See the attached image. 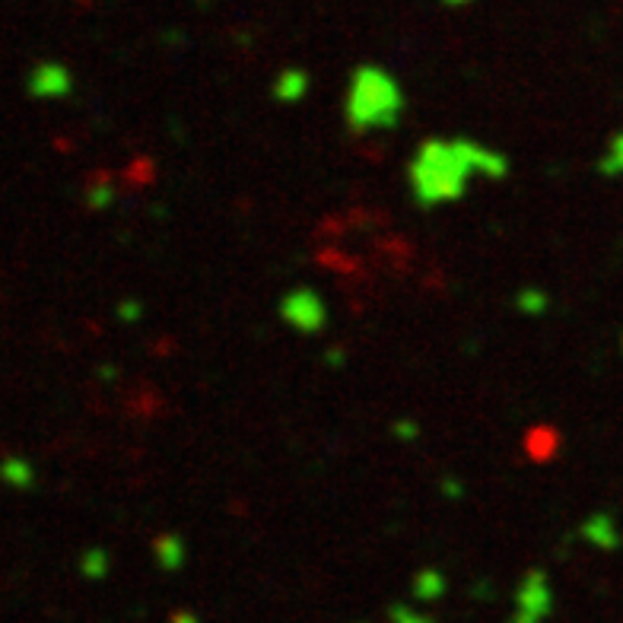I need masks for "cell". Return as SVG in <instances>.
<instances>
[{"instance_id":"obj_4","label":"cell","mask_w":623,"mask_h":623,"mask_svg":"<svg viewBox=\"0 0 623 623\" xmlns=\"http://www.w3.org/2000/svg\"><path fill=\"white\" fill-rule=\"evenodd\" d=\"M553 611V595H550L544 573H528L522 595H518V614L515 623H541Z\"/></svg>"},{"instance_id":"obj_13","label":"cell","mask_w":623,"mask_h":623,"mask_svg":"<svg viewBox=\"0 0 623 623\" xmlns=\"http://www.w3.org/2000/svg\"><path fill=\"white\" fill-rule=\"evenodd\" d=\"M0 475L7 477V480H13L16 487H29V483H33V468H29L26 462H7V465L0 468Z\"/></svg>"},{"instance_id":"obj_3","label":"cell","mask_w":623,"mask_h":623,"mask_svg":"<svg viewBox=\"0 0 623 623\" xmlns=\"http://www.w3.org/2000/svg\"><path fill=\"white\" fill-rule=\"evenodd\" d=\"M280 315L287 325H293L302 334H315L319 328H325L328 322V305L325 299L312 290H293L280 299Z\"/></svg>"},{"instance_id":"obj_2","label":"cell","mask_w":623,"mask_h":623,"mask_svg":"<svg viewBox=\"0 0 623 623\" xmlns=\"http://www.w3.org/2000/svg\"><path fill=\"white\" fill-rule=\"evenodd\" d=\"M404 115V93L398 80L382 68H357L347 93V128L354 134L392 131Z\"/></svg>"},{"instance_id":"obj_6","label":"cell","mask_w":623,"mask_h":623,"mask_svg":"<svg viewBox=\"0 0 623 623\" xmlns=\"http://www.w3.org/2000/svg\"><path fill=\"white\" fill-rule=\"evenodd\" d=\"M33 96H64L71 89V74L58 64H41L29 74Z\"/></svg>"},{"instance_id":"obj_10","label":"cell","mask_w":623,"mask_h":623,"mask_svg":"<svg viewBox=\"0 0 623 623\" xmlns=\"http://www.w3.org/2000/svg\"><path fill=\"white\" fill-rule=\"evenodd\" d=\"M182 541H179L176 535H163V538L156 541V560H159L163 570H179V566H182Z\"/></svg>"},{"instance_id":"obj_7","label":"cell","mask_w":623,"mask_h":623,"mask_svg":"<svg viewBox=\"0 0 623 623\" xmlns=\"http://www.w3.org/2000/svg\"><path fill=\"white\" fill-rule=\"evenodd\" d=\"M83 194H86V204H89L93 211H103V207H109L111 201H115V194H118L115 176H111L109 169H96V172L86 179V188H83Z\"/></svg>"},{"instance_id":"obj_5","label":"cell","mask_w":623,"mask_h":623,"mask_svg":"<svg viewBox=\"0 0 623 623\" xmlns=\"http://www.w3.org/2000/svg\"><path fill=\"white\" fill-rule=\"evenodd\" d=\"M560 445H563V436H560V430L550 427V423L531 427V430L525 433V442H522L525 458L535 462V465H550V462L560 455Z\"/></svg>"},{"instance_id":"obj_8","label":"cell","mask_w":623,"mask_h":623,"mask_svg":"<svg viewBox=\"0 0 623 623\" xmlns=\"http://www.w3.org/2000/svg\"><path fill=\"white\" fill-rule=\"evenodd\" d=\"M583 535H586L588 541H595L601 550H614L621 544V535H618V528H614V522H611L608 515H595V518H588Z\"/></svg>"},{"instance_id":"obj_12","label":"cell","mask_w":623,"mask_h":623,"mask_svg":"<svg viewBox=\"0 0 623 623\" xmlns=\"http://www.w3.org/2000/svg\"><path fill=\"white\" fill-rule=\"evenodd\" d=\"M601 172H608V176L623 172V134H618V137L611 141V147H608L604 159H601Z\"/></svg>"},{"instance_id":"obj_1","label":"cell","mask_w":623,"mask_h":623,"mask_svg":"<svg viewBox=\"0 0 623 623\" xmlns=\"http://www.w3.org/2000/svg\"><path fill=\"white\" fill-rule=\"evenodd\" d=\"M510 159L475 141H423L410 159L407 182L420 207H440L458 201L477 176L506 179Z\"/></svg>"},{"instance_id":"obj_11","label":"cell","mask_w":623,"mask_h":623,"mask_svg":"<svg viewBox=\"0 0 623 623\" xmlns=\"http://www.w3.org/2000/svg\"><path fill=\"white\" fill-rule=\"evenodd\" d=\"M305 93V74L302 71H284L277 80V96L280 99H299Z\"/></svg>"},{"instance_id":"obj_14","label":"cell","mask_w":623,"mask_h":623,"mask_svg":"<svg viewBox=\"0 0 623 623\" xmlns=\"http://www.w3.org/2000/svg\"><path fill=\"white\" fill-rule=\"evenodd\" d=\"M392 621L395 623H430V621H423L420 614H414L410 608H402V604H398V608H392Z\"/></svg>"},{"instance_id":"obj_9","label":"cell","mask_w":623,"mask_h":623,"mask_svg":"<svg viewBox=\"0 0 623 623\" xmlns=\"http://www.w3.org/2000/svg\"><path fill=\"white\" fill-rule=\"evenodd\" d=\"M156 179V163L149 156H137L128 169H124V179L121 182L128 188H147Z\"/></svg>"}]
</instances>
